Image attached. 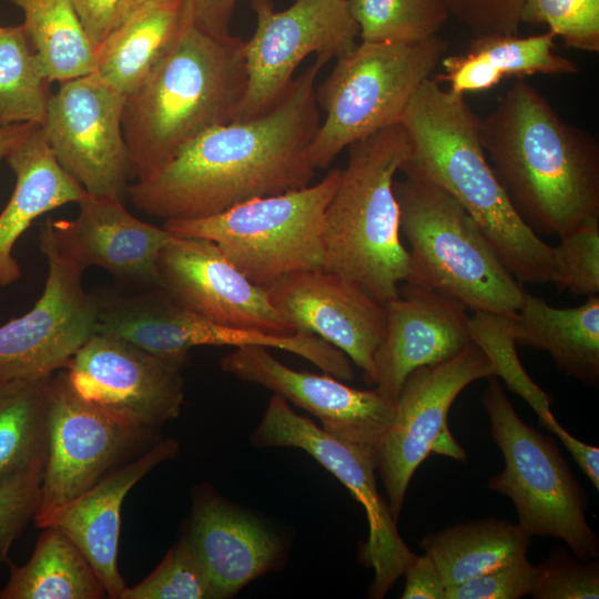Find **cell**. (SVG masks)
<instances>
[{
    "label": "cell",
    "mask_w": 599,
    "mask_h": 599,
    "mask_svg": "<svg viewBox=\"0 0 599 599\" xmlns=\"http://www.w3.org/2000/svg\"><path fill=\"white\" fill-rule=\"evenodd\" d=\"M328 61L316 57L267 112L207 130L153 176L129 186L132 204L165 221L193 220L309 185L321 123L316 80Z\"/></svg>",
    "instance_id": "obj_1"
},
{
    "label": "cell",
    "mask_w": 599,
    "mask_h": 599,
    "mask_svg": "<svg viewBox=\"0 0 599 599\" xmlns=\"http://www.w3.org/2000/svg\"><path fill=\"white\" fill-rule=\"evenodd\" d=\"M479 135L512 206L536 233L561 237L599 219L598 142L524 79L479 118Z\"/></svg>",
    "instance_id": "obj_2"
},
{
    "label": "cell",
    "mask_w": 599,
    "mask_h": 599,
    "mask_svg": "<svg viewBox=\"0 0 599 599\" xmlns=\"http://www.w3.org/2000/svg\"><path fill=\"white\" fill-rule=\"evenodd\" d=\"M402 124L409 152L399 171L446 192L477 222L509 272L520 282L555 283V247L519 216L486 156L479 118L465 95L433 78L415 92Z\"/></svg>",
    "instance_id": "obj_3"
},
{
    "label": "cell",
    "mask_w": 599,
    "mask_h": 599,
    "mask_svg": "<svg viewBox=\"0 0 599 599\" xmlns=\"http://www.w3.org/2000/svg\"><path fill=\"white\" fill-rule=\"evenodd\" d=\"M245 41L192 20L142 84L125 97L122 129L138 181L164 167L207 130L233 121L246 87Z\"/></svg>",
    "instance_id": "obj_4"
},
{
    "label": "cell",
    "mask_w": 599,
    "mask_h": 599,
    "mask_svg": "<svg viewBox=\"0 0 599 599\" xmlns=\"http://www.w3.org/2000/svg\"><path fill=\"white\" fill-rule=\"evenodd\" d=\"M347 149V164L325 213L324 271L357 283L385 305L397 297L409 274L394 193V176L409 142L399 123Z\"/></svg>",
    "instance_id": "obj_5"
},
{
    "label": "cell",
    "mask_w": 599,
    "mask_h": 599,
    "mask_svg": "<svg viewBox=\"0 0 599 599\" xmlns=\"http://www.w3.org/2000/svg\"><path fill=\"white\" fill-rule=\"evenodd\" d=\"M400 231L409 244L405 282L454 298L473 312L509 314L524 290L469 213L446 192L405 177L394 181Z\"/></svg>",
    "instance_id": "obj_6"
},
{
    "label": "cell",
    "mask_w": 599,
    "mask_h": 599,
    "mask_svg": "<svg viewBox=\"0 0 599 599\" xmlns=\"http://www.w3.org/2000/svg\"><path fill=\"white\" fill-rule=\"evenodd\" d=\"M342 169L318 183L234 205L193 220H169L170 232L209 240L254 284L268 287L301 271L324 270L326 209Z\"/></svg>",
    "instance_id": "obj_7"
},
{
    "label": "cell",
    "mask_w": 599,
    "mask_h": 599,
    "mask_svg": "<svg viewBox=\"0 0 599 599\" xmlns=\"http://www.w3.org/2000/svg\"><path fill=\"white\" fill-rule=\"evenodd\" d=\"M446 51L447 43L436 35L414 43L362 41L338 57L316 85L325 118L311 145L314 167H327L354 142L402 123L415 92Z\"/></svg>",
    "instance_id": "obj_8"
},
{
    "label": "cell",
    "mask_w": 599,
    "mask_h": 599,
    "mask_svg": "<svg viewBox=\"0 0 599 599\" xmlns=\"http://www.w3.org/2000/svg\"><path fill=\"white\" fill-rule=\"evenodd\" d=\"M487 378L481 403L505 464L489 478L488 488L510 498L518 525L530 536L558 538L577 557L598 558V537L586 519V494L555 439L521 420L497 376Z\"/></svg>",
    "instance_id": "obj_9"
},
{
    "label": "cell",
    "mask_w": 599,
    "mask_h": 599,
    "mask_svg": "<svg viewBox=\"0 0 599 599\" xmlns=\"http://www.w3.org/2000/svg\"><path fill=\"white\" fill-rule=\"evenodd\" d=\"M156 441V430L123 422L81 398L60 369L50 382L48 449L35 526L44 528L62 506Z\"/></svg>",
    "instance_id": "obj_10"
},
{
    "label": "cell",
    "mask_w": 599,
    "mask_h": 599,
    "mask_svg": "<svg viewBox=\"0 0 599 599\" xmlns=\"http://www.w3.org/2000/svg\"><path fill=\"white\" fill-rule=\"evenodd\" d=\"M490 375V361L471 343L456 356L419 367L405 378L377 453V469L396 521L409 481L430 453L465 460V450L449 433L448 412L467 385Z\"/></svg>",
    "instance_id": "obj_11"
},
{
    "label": "cell",
    "mask_w": 599,
    "mask_h": 599,
    "mask_svg": "<svg viewBox=\"0 0 599 599\" xmlns=\"http://www.w3.org/2000/svg\"><path fill=\"white\" fill-rule=\"evenodd\" d=\"M252 443L257 447L303 449L351 491L364 507L368 521V539L362 548L363 560L374 570L368 597H385L416 554L400 537L397 521L378 493L377 453L328 434L296 414L277 394L271 397Z\"/></svg>",
    "instance_id": "obj_12"
},
{
    "label": "cell",
    "mask_w": 599,
    "mask_h": 599,
    "mask_svg": "<svg viewBox=\"0 0 599 599\" xmlns=\"http://www.w3.org/2000/svg\"><path fill=\"white\" fill-rule=\"evenodd\" d=\"M251 6L256 27L244 43L246 87L233 121L272 109L309 54L337 59L358 37L346 0H295L281 11L271 0H251Z\"/></svg>",
    "instance_id": "obj_13"
},
{
    "label": "cell",
    "mask_w": 599,
    "mask_h": 599,
    "mask_svg": "<svg viewBox=\"0 0 599 599\" xmlns=\"http://www.w3.org/2000/svg\"><path fill=\"white\" fill-rule=\"evenodd\" d=\"M39 242L48 261L44 290L27 314L0 326V383L64 369L97 333L98 296L84 291V271L59 252L51 217L41 225Z\"/></svg>",
    "instance_id": "obj_14"
},
{
    "label": "cell",
    "mask_w": 599,
    "mask_h": 599,
    "mask_svg": "<svg viewBox=\"0 0 599 599\" xmlns=\"http://www.w3.org/2000/svg\"><path fill=\"white\" fill-rule=\"evenodd\" d=\"M59 84L41 125L57 161L87 193L122 199L133 172L122 129L125 95L95 72Z\"/></svg>",
    "instance_id": "obj_15"
},
{
    "label": "cell",
    "mask_w": 599,
    "mask_h": 599,
    "mask_svg": "<svg viewBox=\"0 0 599 599\" xmlns=\"http://www.w3.org/2000/svg\"><path fill=\"white\" fill-rule=\"evenodd\" d=\"M190 358L162 357L95 333L64 368L84 400L129 424L158 430L180 415L182 369Z\"/></svg>",
    "instance_id": "obj_16"
},
{
    "label": "cell",
    "mask_w": 599,
    "mask_h": 599,
    "mask_svg": "<svg viewBox=\"0 0 599 599\" xmlns=\"http://www.w3.org/2000/svg\"><path fill=\"white\" fill-rule=\"evenodd\" d=\"M156 267L159 287L205 319L272 336L297 333L272 304L267 290L251 282L209 240L174 234Z\"/></svg>",
    "instance_id": "obj_17"
},
{
    "label": "cell",
    "mask_w": 599,
    "mask_h": 599,
    "mask_svg": "<svg viewBox=\"0 0 599 599\" xmlns=\"http://www.w3.org/2000/svg\"><path fill=\"white\" fill-rule=\"evenodd\" d=\"M266 290L296 332L316 335L338 348L375 385V354L386 333L383 304L357 283L324 270L287 274Z\"/></svg>",
    "instance_id": "obj_18"
},
{
    "label": "cell",
    "mask_w": 599,
    "mask_h": 599,
    "mask_svg": "<svg viewBox=\"0 0 599 599\" xmlns=\"http://www.w3.org/2000/svg\"><path fill=\"white\" fill-rule=\"evenodd\" d=\"M221 368L308 412L328 434L376 453L393 420L394 403L376 389L349 387L327 373L295 370L263 346L236 347L221 359Z\"/></svg>",
    "instance_id": "obj_19"
},
{
    "label": "cell",
    "mask_w": 599,
    "mask_h": 599,
    "mask_svg": "<svg viewBox=\"0 0 599 599\" xmlns=\"http://www.w3.org/2000/svg\"><path fill=\"white\" fill-rule=\"evenodd\" d=\"M384 305L385 337L375 354L376 390L395 403L415 369L445 362L473 342L467 307L427 287L404 282Z\"/></svg>",
    "instance_id": "obj_20"
},
{
    "label": "cell",
    "mask_w": 599,
    "mask_h": 599,
    "mask_svg": "<svg viewBox=\"0 0 599 599\" xmlns=\"http://www.w3.org/2000/svg\"><path fill=\"white\" fill-rule=\"evenodd\" d=\"M78 204L75 219L52 221L61 255L82 271L98 266L120 278L159 286L158 258L174 233L139 220L118 196L85 192Z\"/></svg>",
    "instance_id": "obj_21"
},
{
    "label": "cell",
    "mask_w": 599,
    "mask_h": 599,
    "mask_svg": "<svg viewBox=\"0 0 599 599\" xmlns=\"http://www.w3.org/2000/svg\"><path fill=\"white\" fill-rule=\"evenodd\" d=\"M182 537L201 562L211 599H227L282 560L280 537L211 488H200Z\"/></svg>",
    "instance_id": "obj_22"
},
{
    "label": "cell",
    "mask_w": 599,
    "mask_h": 599,
    "mask_svg": "<svg viewBox=\"0 0 599 599\" xmlns=\"http://www.w3.org/2000/svg\"><path fill=\"white\" fill-rule=\"evenodd\" d=\"M177 453L176 440L156 441L62 506L44 526L59 529L75 544L97 570L108 598L120 599L126 588L118 566L122 504L134 485Z\"/></svg>",
    "instance_id": "obj_23"
},
{
    "label": "cell",
    "mask_w": 599,
    "mask_h": 599,
    "mask_svg": "<svg viewBox=\"0 0 599 599\" xmlns=\"http://www.w3.org/2000/svg\"><path fill=\"white\" fill-rule=\"evenodd\" d=\"M6 160L16 175V185L0 213V286L21 276L13 248L32 222L64 204L78 203L85 194L57 161L41 125L19 142Z\"/></svg>",
    "instance_id": "obj_24"
},
{
    "label": "cell",
    "mask_w": 599,
    "mask_h": 599,
    "mask_svg": "<svg viewBox=\"0 0 599 599\" xmlns=\"http://www.w3.org/2000/svg\"><path fill=\"white\" fill-rule=\"evenodd\" d=\"M517 345L546 351L558 369L588 385L599 382V296L576 307L558 308L524 291L509 315Z\"/></svg>",
    "instance_id": "obj_25"
},
{
    "label": "cell",
    "mask_w": 599,
    "mask_h": 599,
    "mask_svg": "<svg viewBox=\"0 0 599 599\" xmlns=\"http://www.w3.org/2000/svg\"><path fill=\"white\" fill-rule=\"evenodd\" d=\"M550 31L530 35L490 34L476 37L466 52L443 57V72L433 79L448 83L457 95L487 91L504 79L534 74H572L578 65L555 53Z\"/></svg>",
    "instance_id": "obj_26"
},
{
    "label": "cell",
    "mask_w": 599,
    "mask_h": 599,
    "mask_svg": "<svg viewBox=\"0 0 599 599\" xmlns=\"http://www.w3.org/2000/svg\"><path fill=\"white\" fill-rule=\"evenodd\" d=\"M184 14L185 0L141 6L99 48L95 73L125 97L131 94L173 43Z\"/></svg>",
    "instance_id": "obj_27"
},
{
    "label": "cell",
    "mask_w": 599,
    "mask_h": 599,
    "mask_svg": "<svg viewBox=\"0 0 599 599\" xmlns=\"http://www.w3.org/2000/svg\"><path fill=\"white\" fill-rule=\"evenodd\" d=\"M530 537L518 524L491 517L427 535L420 546L449 588L526 556Z\"/></svg>",
    "instance_id": "obj_28"
},
{
    "label": "cell",
    "mask_w": 599,
    "mask_h": 599,
    "mask_svg": "<svg viewBox=\"0 0 599 599\" xmlns=\"http://www.w3.org/2000/svg\"><path fill=\"white\" fill-rule=\"evenodd\" d=\"M30 559L12 566L0 599H103L104 585L83 552L62 531L43 528Z\"/></svg>",
    "instance_id": "obj_29"
},
{
    "label": "cell",
    "mask_w": 599,
    "mask_h": 599,
    "mask_svg": "<svg viewBox=\"0 0 599 599\" xmlns=\"http://www.w3.org/2000/svg\"><path fill=\"white\" fill-rule=\"evenodd\" d=\"M10 1L22 10V27L51 83L95 72L97 48L71 0Z\"/></svg>",
    "instance_id": "obj_30"
},
{
    "label": "cell",
    "mask_w": 599,
    "mask_h": 599,
    "mask_svg": "<svg viewBox=\"0 0 599 599\" xmlns=\"http://www.w3.org/2000/svg\"><path fill=\"white\" fill-rule=\"evenodd\" d=\"M51 377L0 383V481L45 461Z\"/></svg>",
    "instance_id": "obj_31"
},
{
    "label": "cell",
    "mask_w": 599,
    "mask_h": 599,
    "mask_svg": "<svg viewBox=\"0 0 599 599\" xmlns=\"http://www.w3.org/2000/svg\"><path fill=\"white\" fill-rule=\"evenodd\" d=\"M50 84L22 24L0 26V126L42 125Z\"/></svg>",
    "instance_id": "obj_32"
},
{
    "label": "cell",
    "mask_w": 599,
    "mask_h": 599,
    "mask_svg": "<svg viewBox=\"0 0 599 599\" xmlns=\"http://www.w3.org/2000/svg\"><path fill=\"white\" fill-rule=\"evenodd\" d=\"M362 41L414 43L430 39L450 16L444 0H346Z\"/></svg>",
    "instance_id": "obj_33"
},
{
    "label": "cell",
    "mask_w": 599,
    "mask_h": 599,
    "mask_svg": "<svg viewBox=\"0 0 599 599\" xmlns=\"http://www.w3.org/2000/svg\"><path fill=\"white\" fill-rule=\"evenodd\" d=\"M509 314L474 312L469 317L473 342L490 361L494 375L524 398L549 432L557 423L550 409V397L529 377L521 365L510 329Z\"/></svg>",
    "instance_id": "obj_34"
},
{
    "label": "cell",
    "mask_w": 599,
    "mask_h": 599,
    "mask_svg": "<svg viewBox=\"0 0 599 599\" xmlns=\"http://www.w3.org/2000/svg\"><path fill=\"white\" fill-rule=\"evenodd\" d=\"M120 599H211L206 573L183 537L142 581L124 589Z\"/></svg>",
    "instance_id": "obj_35"
},
{
    "label": "cell",
    "mask_w": 599,
    "mask_h": 599,
    "mask_svg": "<svg viewBox=\"0 0 599 599\" xmlns=\"http://www.w3.org/2000/svg\"><path fill=\"white\" fill-rule=\"evenodd\" d=\"M520 23L546 24L566 45L599 51V0H524Z\"/></svg>",
    "instance_id": "obj_36"
},
{
    "label": "cell",
    "mask_w": 599,
    "mask_h": 599,
    "mask_svg": "<svg viewBox=\"0 0 599 599\" xmlns=\"http://www.w3.org/2000/svg\"><path fill=\"white\" fill-rule=\"evenodd\" d=\"M555 247V285L575 295L599 293V219H591L564 236Z\"/></svg>",
    "instance_id": "obj_37"
},
{
    "label": "cell",
    "mask_w": 599,
    "mask_h": 599,
    "mask_svg": "<svg viewBox=\"0 0 599 599\" xmlns=\"http://www.w3.org/2000/svg\"><path fill=\"white\" fill-rule=\"evenodd\" d=\"M530 595L536 599H598L599 566L566 551H556L536 567Z\"/></svg>",
    "instance_id": "obj_38"
},
{
    "label": "cell",
    "mask_w": 599,
    "mask_h": 599,
    "mask_svg": "<svg viewBox=\"0 0 599 599\" xmlns=\"http://www.w3.org/2000/svg\"><path fill=\"white\" fill-rule=\"evenodd\" d=\"M45 461L38 463L0 481V564L41 502V486Z\"/></svg>",
    "instance_id": "obj_39"
},
{
    "label": "cell",
    "mask_w": 599,
    "mask_h": 599,
    "mask_svg": "<svg viewBox=\"0 0 599 599\" xmlns=\"http://www.w3.org/2000/svg\"><path fill=\"white\" fill-rule=\"evenodd\" d=\"M536 567L526 556L446 589L445 599H518L530 595Z\"/></svg>",
    "instance_id": "obj_40"
},
{
    "label": "cell",
    "mask_w": 599,
    "mask_h": 599,
    "mask_svg": "<svg viewBox=\"0 0 599 599\" xmlns=\"http://www.w3.org/2000/svg\"><path fill=\"white\" fill-rule=\"evenodd\" d=\"M524 0H444L449 13L475 37L517 34Z\"/></svg>",
    "instance_id": "obj_41"
},
{
    "label": "cell",
    "mask_w": 599,
    "mask_h": 599,
    "mask_svg": "<svg viewBox=\"0 0 599 599\" xmlns=\"http://www.w3.org/2000/svg\"><path fill=\"white\" fill-rule=\"evenodd\" d=\"M403 575V599H445L447 588L428 555H416Z\"/></svg>",
    "instance_id": "obj_42"
},
{
    "label": "cell",
    "mask_w": 599,
    "mask_h": 599,
    "mask_svg": "<svg viewBox=\"0 0 599 599\" xmlns=\"http://www.w3.org/2000/svg\"><path fill=\"white\" fill-rule=\"evenodd\" d=\"M121 0H71L89 38L97 48L111 32Z\"/></svg>",
    "instance_id": "obj_43"
},
{
    "label": "cell",
    "mask_w": 599,
    "mask_h": 599,
    "mask_svg": "<svg viewBox=\"0 0 599 599\" xmlns=\"http://www.w3.org/2000/svg\"><path fill=\"white\" fill-rule=\"evenodd\" d=\"M185 1L195 24L215 35L230 34V22L237 0Z\"/></svg>",
    "instance_id": "obj_44"
},
{
    "label": "cell",
    "mask_w": 599,
    "mask_h": 599,
    "mask_svg": "<svg viewBox=\"0 0 599 599\" xmlns=\"http://www.w3.org/2000/svg\"><path fill=\"white\" fill-rule=\"evenodd\" d=\"M564 446L568 449L582 473L591 481L592 486L599 489V449L596 446L588 445L571 434H569L559 423L554 430Z\"/></svg>",
    "instance_id": "obj_45"
},
{
    "label": "cell",
    "mask_w": 599,
    "mask_h": 599,
    "mask_svg": "<svg viewBox=\"0 0 599 599\" xmlns=\"http://www.w3.org/2000/svg\"><path fill=\"white\" fill-rule=\"evenodd\" d=\"M38 124L18 123L0 126V161L21 142Z\"/></svg>",
    "instance_id": "obj_46"
},
{
    "label": "cell",
    "mask_w": 599,
    "mask_h": 599,
    "mask_svg": "<svg viewBox=\"0 0 599 599\" xmlns=\"http://www.w3.org/2000/svg\"><path fill=\"white\" fill-rule=\"evenodd\" d=\"M169 0H121L116 10L113 28L129 18L138 8L150 2H162Z\"/></svg>",
    "instance_id": "obj_47"
}]
</instances>
